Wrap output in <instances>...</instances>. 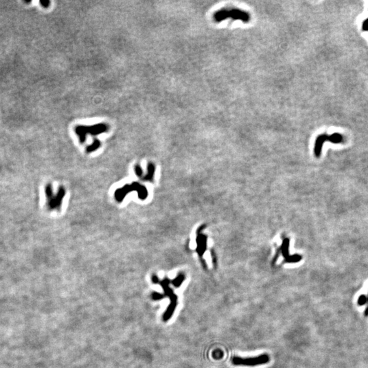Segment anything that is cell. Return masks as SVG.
I'll use <instances>...</instances> for the list:
<instances>
[{
	"label": "cell",
	"mask_w": 368,
	"mask_h": 368,
	"mask_svg": "<svg viewBox=\"0 0 368 368\" xmlns=\"http://www.w3.org/2000/svg\"><path fill=\"white\" fill-rule=\"evenodd\" d=\"M152 281L154 284H158L159 282V279L156 275H153L152 276Z\"/></svg>",
	"instance_id": "19"
},
{
	"label": "cell",
	"mask_w": 368,
	"mask_h": 368,
	"mask_svg": "<svg viewBox=\"0 0 368 368\" xmlns=\"http://www.w3.org/2000/svg\"><path fill=\"white\" fill-rule=\"evenodd\" d=\"M108 125L106 124H98L91 126L80 125L75 127V132L79 138L80 142L83 143L86 140V135L90 134L91 135H97L108 131Z\"/></svg>",
	"instance_id": "2"
},
{
	"label": "cell",
	"mask_w": 368,
	"mask_h": 368,
	"mask_svg": "<svg viewBox=\"0 0 368 368\" xmlns=\"http://www.w3.org/2000/svg\"><path fill=\"white\" fill-rule=\"evenodd\" d=\"M362 30L365 32H368V19L365 20L362 25Z\"/></svg>",
	"instance_id": "18"
},
{
	"label": "cell",
	"mask_w": 368,
	"mask_h": 368,
	"mask_svg": "<svg viewBox=\"0 0 368 368\" xmlns=\"http://www.w3.org/2000/svg\"><path fill=\"white\" fill-rule=\"evenodd\" d=\"M367 297L365 295H361V296H359V297L357 300V304L359 305V306H364V305L367 303Z\"/></svg>",
	"instance_id": "14"
},
{
	"label": "cell",
	"mask_w": 368,
	"mask_h": 368,
	"mask_svg": "<svg viewBox=\"0 0 368 368\" xmlns=\"http://www.w3.org/2000/svg\"><path fill=\"white\" fill-rule=\"evenodd\" d=\"M134 190L138 192L139 197L142 200H144L147 198V191L146 187L143 186L141 184L137 183V182H135L132 185H126L122 188L117 189L115 194L116 200H118L119 202H121L128 193Z\"/></svg>",
	"instance_id": "4"
},
{
	"label": "cell",
	"mask_w": 368,
	"mask_h": 368,
	"mask_svg": "<svg viewBox=\"0 0 368 368\" xmlns=\"http://www.w3.org/2000/svg\"><path fill=\"white\" fill-rule=\"evenodd\" d=\"M155 169H156V168H155L154 164L153 163H149L148 166H147V171L148 172H147V175L143 177L144 181H152L153 175H154Z\"/></svg>",
	"instance_id": "9"
},
{
	"label": "cell",
	"mask_w": 368,
	"mask_h": 368,
	"mask_svg": "<svg viewBox=\"0 0 368 368\" xmlns=\"http://www.w3.org/2000/svg\"><path fill=\"white\" fill-rule=\"evenodd\" d=\"M185 279V275H184L183 273H179L177 277H176L175 279H174L172 281V284L175 286V287H179L181 285V284Z\"/></svg>",
	"instance_id": "13"
},
{
	"label": "cell",
	"mask_w": 368,
	"mask_h": 368,
	"mask_svg": "<svg viewBox=\"0 0 368 368\" xmlns=\"http://www.w3.org/2000/svg\"><path fill=\"white\" fill-rule=\"evenodd\" d=\"M164 297V295L158 292H153L152 299L154 300H160Z\"/></svg>",
	"instance_id": "16"
},
{
	"label": "cell",
	"mask_w": 368,
	"mask_h": 368,
	"mask_svg": "<svg viewBox=\"0 0 368 368\" xmlns=\"http://www.w3.org/2000/svg\"><path fill=\"white\" fill-rule=\"evenodd\" d=\"M135 172L138 177H142V175H143V170H142V168L141 167V166L139 165V164H137V165L135 166Z\"/></svg>",
	"instance_id": "15"
},
{
	"label": "cell",
	"mask_w": 368,
	"mask_h": 368,
	"mask_svg": "<svg viewBox=\"0 0 368 368\" xmlns=\"http://www.w3.org/2000/svg\"><path fill=\"white\" fill-rule=\"evenodd\" d=\"M170 303L169 304V306L168 307V308L166 309L165 313L164 314V316H163V319H164V321H167L169 320L171 316L173 314L174 312H175L176 307L177 306V296L176 295L174 294L172 296L170 297Z\"/></svg>",
	"instance_id": "7"
},
{
	"label": "cell",
	"mask_w": 368,
	"mask_h": 368,
	"mask_svg": "<svg viewBox=\"0 0 368 368\" xmlns=\"http://www.w3.org/2000/svg\"><path fill=\"white\" fill-rule=\"evenodd\" d=\"M196 244H197V252L200 257H202L205 252L206 248H207V237L205 235L199 233L198 234V236L196 238Z\"/></svg>",
	"instance_id": "8"
},
{
	"label": "cell",
	"mask_w": 368,
	"mask_h": 368,
	"mask_svg": "<svg viewBox=\"0 0 368 368\" xmlns=\"http://www.w3.org/2000/svg\"><path fill=\"white\" fill-rule=\"evenodd\" d=\"M270 358L267 354H262L261 355L254 357L242 358L239 356H234L232 359V363L235 365H242L254 367L263 364H267L269 362Z\"/></svg>",
	"instance_id": "3"
},
{
	"label": "cell",
	"mask_w": 368,
	"mask_h": 368,
	"mask_svg": "<svg viewBox=\"0 0 368 368\" xmlns=\"http://www.w3.org/2000/svg\"><path fill=\"white\" fill-rule=\"evenodd\" d=\"M100 145H101L100 141L97 139H95L94 140H93V142L92 143V144L89 145V146H87V149H86V151H87V152L88 153L94 151L95 150H96L98 147H100Z\"/></svg>",
	"instance_id": "11"
},
{
	"label": "cell",
	"mask_w": 368,
	"mask_h": 368,
	"mask_svg": "<svg viewBox=\"0 0 368 368\" xmlns=\"http://www.w3.org/2000/svg\"><path fill=\"white\" fill-rule=\"evenodd\" d=\"M40 3H41V4L43 5V6L48 7V6H49V3H50V1H40Z\"/></svg>",
	"instance_id": "20"
},
{
	"label": "cell",
	"mask_w": 368,
	"mask_h": 368,
	"mask_svg": "<svg viewBox=\"0 0 368 368\" xmlns=\"http://www.w3.org/2000/svg\"><path fill=\"white\" fill-rule=\"evenodd\" d=\"M364 316H365V317H368V306L366 307L365 311H364Z\"/></svg>",
	"instance_id": "21"
},
{
	"label": "cell",
	"mask_w": 368,
	"mask_h": 368,
	"mask_svg": "<svg viewBox=\"0 0 368 368\" xmlns=\"http://www.w3.org/2000/svg\"><path fill=\"white\" fill-rule=\"evenodd\" d=\"M213 356L215 359H220V358L222 357V353L220 350H216V351H214V353H213Z\"/></svg>",
	"instance_id": "17"
},
{
	"label": "cell",
	"mask_w": 368,
	"mask_h": 368,
	"mask_svg": "<svg viewBox=\"0 0 368 368\" xmlns=\"http://www.w3.org/2000/svg\"><path fill=\"white\" fill-rule=\"evenodd\" d=\"M367 302H368V295H367Z\"/></svg>",
	"instance_id": "22"
},
{
	"label": "cell",
	"mask_w": 368,
	"mask_h": 368,
	"mask_svg": "<svg viewBox=\"0 0 368 368\" xmlns=\"http://www.w3.org/2000/svg\"><path fill=\"white\" fill-rule=\"evenodd\" d=\"M289 242H290V241H289L288 239H285L283 241L282 244L281 245V252L282 253L284 257L285 258H286L288 256H289Z\"/></svg>",
	"instance_id": "10"
},
{
	"label": "cell",
	"mask_w": 368,
	"mask_h": 368,
	"mask_svg": "<svg viewBox=\"0 0 368 368\" xmlns=\"http://www.w3.org/2000/svg\"><path fill=\"white\" fill-rule=\"evenodd\" d=\"M302 259V256L299 254H294L292 256H288L286 258H285V261L289 263H295V262H299Z\"/></svg>",
	"instance_id": "12"
},
{
	"label": "cell",
	"mask_w": 368,
	"mask_h": 368,
	"mask_svg": "<svg viewBox=\"0 0 368 368\" xmlns=\"http://www.w3.org/2000/svg\"><path fill=\"white\" fill-rule=\"evenodd\" d=\"M65 195V189L63 187L59 188L58 194L55 196H51L49 198V206L51 209H55L60 207L62 199L64 198Z\"/></svg>",
	"instance_id": "6"
},
{
	"label": "cell",
	"mask_w": 368,
	"mask_h": 368,
	"mask_svg": "<svg viewBox=\"0 0 368 368\" xmlns=\"http://www.w3.org/2000/svg\"><path fill=\"white\" fill-rule=\"evenodd\" d=\"M231 18L233 20H241L244 23L250 21V13L238 8H224L214 13V19L216 22H221L225 19Z\"/></svg>",
	"instance_id": "1"
},
{
	"label": "cell",
	"mask_w": 368,
	"mask_h": 368,
	"mask_svg": "<svg viewBox=\"0 0 368 368\" xmlns=\"http://www.w3.org/2000/svg\"><path fill=\"white\" fill-rule=\"evenodd\" d=\"M328 141L332 143H341L344 141V137L339 133H334L331 135H319L316 140L315 146H314V155L317 158H319L321 155L322 148L323 143Z\"/></svg>",
	"instance_id": "5"
}]
</instances>
